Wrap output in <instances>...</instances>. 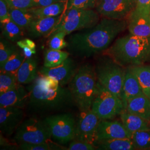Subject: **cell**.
Wrapping results in <instances>:
<instances>
[{
	"label": "cell",
	"mask_w": 150,
	"mask_h": 150,
	"mask_svg": "<svg viewBox=\"0 0 150 150\" xmlns=\"http://www.w3.org/2000/svg\"><path fill=\"white\" fill-rule=\"evenodd\" d=\"M97 84L95 69L92 65L87 64L79 68L69 88L80 111L91 109L96 94Z\"/></svg>",
	"instance_id": "277c9868"
},
{
	"label": "cell",
	"mask_w": 150,
	"mask_h": 150,
	"mask_svg": "<svg viewBox=\"0 0 150 150\" xmlns=\"http://www.w3.org/2000/svg\"><path fill=\"white\" fill-rule=\"evenodd\" d=\"M96 150H134V145L131 139H115L97 141Z\"/></svg>",
	"instance_id": "603a6c76"
},
{
	"label": "cell",
	"mask_w": 150,
	"mask_h": 150,
	"mask_svg": "<svg viewBox=\"0 0 150 150\" xmlns=\"http://www.w3.org/2000/svg\"><path fill=\"white\" fill-rule=\"evenodd\" d=\"M9 13L11 20L24 30H27L33 20L36 18L29 9L9 7Z\"/></svg>",
	"instance_id": "cb8c5ba5"
},
{
	"label": "cell",
	"mask_w": 150,
	"mask_h": 150,
	"mask_svg": "<svg viewBox=\"0 0 150 150\" xmlns=\"http://www.w3.org/2000/svg\"><path fill=\"white\" fill-rule=\"evenodd\" d=\"M78 69L75 61L68 57L59 66L50 68L43 66L39 72L41 75L53 78L59 82L61 86H64L70 83Z\"/></svg>",
	"instance_id": "7c38bea8"
},
{
	"label": "cell",
	"mask_w": 150,
	"mask_h": 150,
	"mask_svg": "<svg viewBox=\"0 0 150 150\" xmlns=\"http://www.w3.org/2000/svg\"><path fill=\"white\" fill-rule=\"evenodd\" d=\"M149 150H150V149H149Z\"/></svg>",
	"instance_id": "b9f144b4"
},
{
	"label": "cell",
	"mask_w": 150,
	"mask_h": 150,
	"mask_svg": "<svg viewBox=\"0 0 150 150\" xmlns=\"http://www.w3.org/2000/svg\"><path fill=\"white\" fill-rule=\"evenodd\" d=\"M9 6L5 0H0V22L1 24L10 20Z\"/></svg>",
	"instance_id": "8d00e7d4"
},
{
	"label": "cell",
	"mask_w": 150,
	"mask_h": 150,
	"mask_svg": "<svg viewBox=\"0 0 150 150\" xmlns=\"http://www.w3.org/2000/svg\"><path fill=\"white\" fill-rule=\"evenodd\" d=\"M51 141L47 142H43L40 144H28L22 143L19 144V148L20 150H62L61 146H56L54 144L52 145L50 142Z\"/></svg>",
	"instance_id": "d6a6232c"
},
{
	"label": "cell",
	"mask_w": 150,
	"mask_h": 150,
	"mask_svg": "<svg viewBox=\"0 0 150 150\" xmlns=\"http://www.w3.org/2000/svg\"><path fill=\"white\" fill-rule=\"evenodd\" d=\"M51 138L50 130L46 121L31 117L23 121L17 129L13 139L18 144H40L49 142Z\"/></svg>",
	"instance_id": "ba28073f"
},
{
	"label": "cell",
	"mask_w": 150,
	"mask_h": 150,
	"mask_svg": "<svg viewBox=\"0 0 150 150\" xmlns=\"http://www.w3.org/2000/svg\"><path fill=\"white\" fill-rule=\"evenodd\" d=\"M10 7L20 9H29L33 7L32 0H5Z\"/></svg>",
	"instance_id": "d590c367"
},
{
	"label": "cell",
	"mask_w": 150,
	"mask_h": 150,
	"mask_svg": "<svg viewBox=\"0 0 150 150\" xmlns=\"http://www.w3.org/2000/svg\"><path fill=\"white\" fill-rule=\"evenodd\" d=\"M68 150H95L96 146L92 144L74 139L70 142Z\"/></svg>",
	"instance_id": "e575fe53"
},
{
	"label": "cell",
	"mask_w": 150,
	"mask_h": 150,
	"mask_svg": "<svg viewBox=\"0 0 150 150\" xmlns=\"http://www.w3.org/2000/svg\"><path fill=\"white\" fill-rule=\"evenodd\" d=\"M98 0H67V8L72 7L83 8H95Z\"/></svg>",
	"instance_id": "836d02e7"
},
{
	"label": "cell",
	"mask_w": 150,
	"mask_h": 150,
	"mask_svg": "<svg viewBox=\"0 0 150 150\" xmlns=\"http://www.w3.org/2000/svg\"><path fill=\"white\" fill-rule=\"evenodd\" d=\"M137 7L150 11V0H137Z\"/></svg>",
	"instance_id": "ab89813d"
},
{
	"label": "cell",
	"mask_w": 150,
	"mask_h": 150,
	"mask_svg": "<svg viewBox=\"0 0 150 150\" xmlns=\"http://www.w3.org/2000/svg\"><path fill=\"white\" fill-rule=\"evenodd\" d=\"M28 108L32 113L47 114L62 111L75 104L69 88L61 86L54 91L44 90L35 81L27 87Z\"/></svg>",
	"instance_id": "3957f363"
},
{
	"label": "cell",
	"mask_w": 150,
	"mask_h": 150,
	"mask_svg": "<svg viewBox=\"0 0 150 150\" xmlns=\"http://www.w3.org/2000/svg\"><path fill=\"white\" fill-rule=\"evenodd\" d=\"M1 27L3 38L12 42H17L21 40L24 35L25 30L11 19L1 23Z\"/></svg>",
	"instance_id": "484cf974"
},
{
	"label": "cell",
	"mask_w": 150,
	"mask_h": 150,
	"mask_svg": "<svg viewBox=\"0 0 150 150\" xmlns=\"http://www.w3.org/2000/svg\"><path fill=\"white\" fill-rule=\"evenodd\" d=\"M125 110L150 122V99L144 93L130 99Z\"/></svg>",
	"instance_id": "d6986e66"
},
{
	"label": "cell",
	"mask_w": 150,
	"mask_h": 150,
	"mask_svg": "<svg viewBox=\"0 0 150 150\" xmlns=\"http://www.w3.org/2000/svg\"><path fill=\"white\" fill-rule=\"evenodd\" d=\"M91 110L100 120H104L113 119L120 115L125 108L120 98L107 90L98 82L96 94Z\"/></svg>",
	"instance_id": "52a82bcc"
},
{
	"label": "cell",
	"mask_w": 150,
	"mask_h": 150,
	"mask_svg": "<svg viewBox=\"0 0 150 150\" xmlns=\"http://www.w3.org/2000/svg\"><path fill=\"white\" fill-rule=\"evenodd\" d=\"M17 45L20 48L23 49L24 47H29L33 50H36V44L30 38H25L22 39L16 42Z\"/></svg>",
	"instance_id": "74e56055"
},
{
	"label": "cell",
	"mask_w": 150,
	"mask_h": 150,
	"mask_svg": "<svg viewBox=\"0 0 150 150\" xmlns=\"http://www.w3.org/2000/svg\"><path fill=\"white\" fill-rule=\"evenodd\" d=\"M129 33L139 37H150V11L136 7L127 19Z\"/></svg>",
	"instance_id": "4fadbf2b"
},
{
	"label": "cell",
	"mask_w": 150,
	"mask_h": 150,
	"mask_svg": "<svg viewBox=\"0 0 150 150\" xmlns=\"http://www.w3.org/2000/svg\"><path fill=\"white\" fill-rule=\"evenodd\" d=\"M61 16L35 18L27 29L28 35L32 38L42 36H50L54 28L57 25Z\"/></svg>",
	"instance_id": "2e32d148"
},
{
	"label": "cell",
	"mask_w": 150,
	"mask_h": 150,
	"mask_svg": "<svg viewBox=\"0 0 150 150\" xmlns=\"http://www.w3.org/2000/svg\"><path fill=\"white\" fill-rule=\"evenodd\" d=\"M19 84L17 80L16 75L10 72L1 71L0 93L13 89Z\"/></svg>",
	"instance_id": "f546056e"
},
{
	"label": "cell",
	"mask_w": 150,
	"mask_h": 150,
	"mask_svg": "<svg viewBox=\"0 0 150 150\" xmlns=\"http://www.w3.org/2000/svg\"><path fill=\"white\" fill-rule=\"evenodd\" d=\"M100 120L91 109L80 111L76 124L74 139L88 142L95 146L97 129Z\"/></svg>",
	"instance_id": "8fae6325"
},
{
	"label": "cell",
	"mask_w": 150,
	"mask_h": 150,
	"mask_svg": "<svg viewBox=\"0 0 150 150\" xmlns=\"http://www.w3.org/2000/svg\"><path fill=\"white\" fill-rule=\"evenodd\" d=\"M144 93L139 81L136 76L129 67L126 68L121 97L125 110L130 99Z\"/></svg>",
	"instance_id": "ac0fdd59"
},
{
	"label": "cell",
	"mask_w": 150,
	"mask_h": 150,
	"mask_svg": "<svg viewBox=\"0 0 150 150\" xmlns=\"http://www.w3.org/2000/svg\"><path fill=\"white\" fill-rule=\"evenodd\" d=\"M65 0H32L33 7H41Z\"/></svg>",
	"instance_id": "f35d334b"
},
{
	"label": "cell",
	"mask_w": 150,
	"mask_h": 150,
	"mask_svg": "<svg viewBox=\"0 0 150 150\" xmlns=\"http://www.w3.org/2000/svg\"><path fill=\"white\" fill-rule=\"evenodd\" d=\"M26 59L23 54L18 50L15 52L6 61L5 64L1 67V71L10 72L17 75L19 68Z\"/></svg>",
	"instance_id": "83f0119b"
},
{
	"label": "cell",
	"mask_w": 150,
	"mask_h": 150,
	"mask_svg": "<svg viewBox=\"0 0 150 150\" xmlns=\"http://www.w3.org/2000/svg\"><path fill=\"white\" fill-rule=\"evenodd\" d=\"M70 53L61 50L48 48L44 55V66L46 67H54L61 64L69 56Z\"/></svg>",
	"instance_id": "4316f807"
},
{
	"label": "cell",
	"mask_w": 150,
	"mask_h": 150,
	"mask_svg": "<svg viewBox=\"0 0 150 150\" xmlns=\"http://www.w3.org/2000/svg\"><path fill=\"white\" fill-rule=\"evenodd\" d=\"M105 51L106 55L125 68L150 63V37L129 33L117 38Z\"/></svg>",
	"instance_id": "7a4b0ae2"
},
{
	"label": "cell",
	"mask_w": 150,
	"mask_h": 150,
	"mask_svg": "<svg viewBox=\"0 0 150 150\" xmlns=\"http://www.w3.org/2000/svg\"><path fill=\"white\" fill-rule=\"evenodd\" d=\"M127 28V20L103 18L93 27L71 35L67 41L69 53L82 59L105 52L114 40Z\"/></svg>",
	"instance_id": "6da1fadb"
},
{
	"label": "cell",
	"mask_w": 150,
	"mask_h": 150,
	"mask_svg": "<svg viewBox=\"0 0 150 150\" xmlns=\"http://www.w3.org/2000/svg\"><path fill=\"white\" fill-rule=\"evenodd\" d=\"M137 4V0H98L95 8L103 18L127 20Z\"/></svg>",
	"instance_id": "30bf717a"
},
{
	"label": "cell",
	"mask_w": 150,
	"mask_h": 150,
	"mask_svg": "<svg viewBox=\"0 0 150 150\" xmlns=\"http://www.w3.org/2000/svg\"><path fill=\"white\" fill-rule=\"evenodd\" d=\"M120 120L130 134L134 132L150 129V122L137 115L124 110L120 115Z\"/></svg>",
	"instance_id": "ffe728a7"
},
{
	"label": "cell",
	"mask_w": 150,
	"mask_h": 150,
	"mask_svg": "<svg viewBox=\"0 0 150 150\" xmlns=\"http://www.w3.org/2000/svg\"><path fill=\"white\" fill-rule=\"evenodd\" d=\"M137 77L145 95L150 99V64L129 67Z\"/></svg>",
	"instance_id": "d4e9b609"
},
{
	"label": "cell",
	"mask_w": 150,
	"mask_h": 150,
	"mask_svg": "<svg viewBox=\"0 0 150 150\" xmlns=\"http://www.w3.org/2000/svg\"><path fill=\"white\" fill-rule=\"evenodd\" d=\"M23 108L0 107V129L1 133L10 136L15 133L23 121Z\"/></svg>",
	"instance_id": "5bb4252c"
},
{
	"label": "cell",
	"mask_w": 150,
	"mask_h": 150,
	"mask_svg": "<svg viewBox=\"0 0 150 150\" xmlns=\"http://www.w3.org/2000/svg\"><path fill=\"white\" fill-rule=\"evenodd\" d=\"M131 140L136 150H147L150 149V129L140 131L132 134Z\"/></svg>",
	"instance_id": "f1b7e54d"
},
{
	"label": "cell",
	"mask_w": 150,
	"mask_h": 150,
	"mask_svg": "<svg viewBox=\"0 0 150 150\" xmlns=\"http://www.w3.org/2000/svg\"><path fill=\"white\" fill-rule=\"evenodd\" d=\"M66 33L64 32H57L50 36L48 41V47L50 49L62 50L67 47V42L64 40Z\"/></svg>",
	"instance_id": "1f68e13d"
},
{
	"label": "cell",
	"mask_w": 150,
	"mask_h": 150,
	"mask_svg": "<svg viewBox=\"0 0 150 150\" xmlns=\"http://www.w3.org/2000/svg\"><path fill=\"white\" fill-rule=\"evenodd\" d=\"M67 0L59 1L50 5L41 7H32L30 11L36 18L62 15L67 8Z\"/></svg>",
	"instance_id": "7402d4cb"
},
{
	"label": "cell",
	"mask_w": 150,
	"mask_h": 150,
	"mask_svg": "<svg viewBox=\"0 0 150 150\" xmlns=\"http://www.w3.org/2000/svg\"><path fill=\"white\" fill-rule=\"evenodd\" d=\"M29 94L21 84L13 89L0 93V107L23 108L28 105Z\"/></svg>",
	"instance_id": "e0dca14e"
},
{
	"label": "cell",
	"mask_w": 150,
	"mask_h": 150,
	"mask_svg": "<svg viewBox=\"0 0 150 150\" xmlns=\"http://www.w3.org/2000/svg\"><path fill=\"white\" fill-rule=\"evenodd\" d=\"M100 16L96 10L92 8H67L62 15L59 23L50 36L61 31L68 35L77 31L93 27L100 21Z\"/></svg>",
	"instance_id": "5b68a950"
},
{
	"label": "cell",
	"mask_w": 150,
	"mask_h": 150,
	"mask_svg": "<svg viewBox=\"0 0 150 150\" xmlns=\"http://www.w3.org/2000/svg\"><path fill=\"white\" fill-rule=\"evenodd\" d=\"M5 38H1L0 41V67L5 64L6 61L17 50L16 46Z\"/></svg>",
	"instance_id": "4dcf8cb0"
},
{
	"label": "cell",
	"mask_w": 150,
	"mask_h": 150,
	"mask_svg": "<svg viewBox=\"0 0 150 150\" xmlns=\"http://www.w3.org/2000/svg\"><path fill=\"white\" fill-rule=\"evenodd\" d=\"M22 50H23V54L25 56L26 59L32 57V56L33 54H35L36 53V50H33L32 48H29L27 47H24L22 49Z\"/></svg>",
	"instance_id": "60d3db41"
},
{
	"label": "cell",
	"mask_w": 150,
	"mask_h": 150,
	"mask_svg": "<svg viewBox=\"0 0 150 150\" xmlns=\"http://www.w3.org/2000/svg\"><path fill=\"white\" fill-rule=\"evenodd\" d=\"M131 136L122 121L117 120H100L97 129V141L103 139H131Z\"/></svg>",
	"instance_id": "9a60e30c"
},
{
	"label": "cell",
	"mask_w": 150,
	"mask_h": 150,
	"mask_svg": "<svg viewBox=\"0 0 150 150\" xmlns=\"http://www.w3.org/2000/svg\"><path fill=\"white\" fill-rule=\"evenodd\" d=\"M95 69L98 83L121 99L126 68L105 54L98 61Z\"/></svg>",
	"instance_id": "8992f818"
},
{
	"label": "cell",
	"mask_w": 150,
	"mask_h": 150,
	"mask_svg": "<svg viewBox=\"0 0 150 150\" xmlns=\"http://www.w3.org/2000/svg\"><path fill=\"white\" fill-rule=\"evenodd\" d=\"M44 120L49 127L51 137L60 145L66 144L75 139L77 122L72 114L52 115Z\"/></svg>",
	"instance_id": "9c48e42d"
},
{
	"label": "cell",
	"mask_w": 150,
	"mask_h": 150,
	"mask_svg": "<svg viewBox=\"0 0 150 150\" xmlns=\"http://www.w3.org/2000/svg\"><path fill=\"white\" fill-rule=\"evenodd\" d=\"M38 64L33 58H26L17 72V80L21 85L32 83L38 77Z\"/></svg>",
	"instance_id": "44dd1931"
}]
</instances>
